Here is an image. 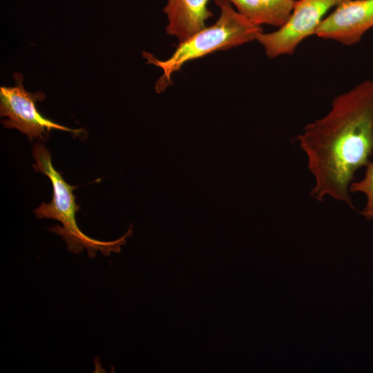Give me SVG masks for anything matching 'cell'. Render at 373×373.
Instances as JSON below:
<instances>
[{
  "label": "cell",
  "mask_w": 373,
  "mask_h": 373,
  "mask_svg": "<svg viewBox=\"0 0 373 373\" xmlns=\"http://www.w3.org/2000/svg\"><path fill=\"white\" fill-rule=\"evenodd\" d=\"M297 140L315 179L311 196H330L354 209L350 184L373 153V79L335 97L329 111L307 124Z\"/></svg>",
  "instance_id": "6da1fadb"
},
{
  "label": "cell",
  "mask_w": 373,
  "mask_h": 373,
  "mask_svg": "<svg viewBox=\"0 0 373 373\" xmlns=\"http://www.w3.org/2000/svg\"><path fill=\"white\" fill-rule=\"evenodd\" d=\"M220 9L216 22L180 42L172 55L166 60L157 59L149 52H143L147 64L162 68L163 74L156 82L157 93L164 90L171 83V75L186 62L220 50L236 47L257 39L263 32L255 24L236 11L226 0H216Z\"/></svg>",
  "instance_id": "7a4b0ae2"
},
{
  "label": "cell",
  "mask_w": 373,
  "mask_h": 373,
  "mask_svg": "<svg viewBox=\"0 0 373 373\" xmlns=\"http://www.w3.org/2000/svg\"><path fill=\"white\" fill-rule=\"evenodd\" d=\"M32 155L35 160V171L46 175L53 189L50 202H43L35 210L37 218L59 221L62 226L55 225L49 230L59 235L66 242L68 249L73 254H79L86 249L89 257L93 258L98 251L104 256L110 255L111 252H120L126 238L132 235L131 227L124 236L113 241H100L84 234L78 227L75 219L76 212L80 209L73 193L76 186L68 184L54 168L51 154L44 145L36 144L32 148Z\"/></svg>",
  "instance_id": "3957f363"
},
{
  "label": "cell",
  "mask_w": 373,
  "mask_h": 373,
  "mask_svg": "<svg viewBox=\"0 0 373 373\" xmlns=\"http://www.w3.org/2000/svg\"><path fill=\"white\" fill-rule=\"evenodd\" d=\"M15 86L0 88V113L7 119L2 121L8 128H16L25 133L30 141L34 138L44 140L51 129L73 133L81 132L59 124L45 117L37 110L36 103L42 101L46 95L42 92H27L23 87V77L15 73Z\"/></svg>",
  "instance_id": "277c9868"
},
{
  "label": "cell",
  "mask_w": 373,
  "mask_h": 373,
  "mask_svg": "<svg viewBox=\"0 0 373 373\" xmlns=\"http://www.w3.org/2000/svg\"><path fill=\"white\" fill-rule=\"evenodd\" d=\"M347 1L298 0L283 26L274 32H262L256 40L269 58L291 55L304 39L315 34L328 10Z\"/></svg>",
  "instance_id": "5b68a950"
},
{
  "label": "cell",
  "mask_w": 373,
  "mask_h": 373,
  "mask_svg": "<svg viewBox=\"0 0 373 373\" xmlns=\"http://www.w3.org/2000/svg\"><path fill=\"white\" fill-rule=\"evenodd\" d=\"M373 28V0H349L338 6L323 19L315 35L345 46L360 41Z\"/></svg>",
  "instance_id": "8992f818"
},
{
  "label": "cell",
  "mask_w": 373,
  "mask_h": 373,
  "mask_svg": "<svg viewBox=\"0 0 373 373\" xmlns=\"http://www.w3.org/2000/svg\"><path fill=\"white\" fill-rule=\"evenodd\" d=\"M209 0H168L164 12L168 19L166 30L182 42L204 28L212 16Z\"/></svg>",
  "instance_id": "52a82bcc"
},
{
  "label": "cell",
  "mask_w": 373,
  "mask_h": 373,
  "mask_svg": "<svg viewBox=\"0 0 373 373\" xmlns=\"http://www.w3.org/2000/svg\"><path fill=\"white\" fill-rule=\"evenodd\" d=\"M251 22L281 27L291 16L295 0H226Z\"/></svg>",
  "instance_id": "ba28073f"
},
{
  "label": "cell",
  "mask_w": 373,
  "mask_h": 373,
  "mask_svg": "<svg viewBox=\"0 0 373 373\" xmlns=\"http://www.w3.org/2000/svg\"><path fill=\"white\" fill-rule=\"evenodd\" d=\"M365 175L359 181L352 182L350 186L351 193H362L365 194L367 201L365 206L361 211L367 220L373 219V162L365 166Z\"/></svg>",
  "instance_id": "9c48e42d"
}]
</instances>
